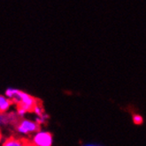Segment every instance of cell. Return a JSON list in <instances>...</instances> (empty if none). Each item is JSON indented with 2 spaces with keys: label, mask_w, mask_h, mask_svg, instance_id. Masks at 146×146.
<instances>
[{
  "label": "cell",
  "mask_w": 146,
  "mask_h": 146,
  "mask_svg": "<svg viewBox=\"0 0 146 146\" xmlns=\"http://www.w3.org/2000/svg\"><path fill=\"white\" fill-rule=\"evenodd\" d=\"M25 146H35V145H33L30 142H29L28 140H27V142H26V145Z\"/></svg>",
  "instance_id": "8fae6325"
},
{
  "label": "cell",
  "mask_w": 146,
  "mask_h": 146,
  "mask_svg": "<svg viewBox=\"0 0 146 146\" xmlns=\"http://www.w3.org/2000/svg\"><path fill=\"white\" fill-rule=\"evenodd\" d=\"M31 113L35 115V117H39V116H42V115H44L45 114V111H44V106H42V104L40 102H38L37 104L34 106V108L32 109V111Z\"/></svg>",
  "instance_id": "52a82bcc"
},
{
  "label": "cell",
  "mask_w": 146,
  "mask_h": 146,
  "mask_svg": "<svg viewBox=\"0 0 146 146\" xmlns=\"http://www.w3.org/2000/svg\"><path fill=\"white\" fill-rule=\"evenodd\" d=\"M0 140H1V136H0Z\"/></svg>",
  "instance_id": "4fadbf2b"
},
{
  "label": "cell",
  "mask_w": 146,
  "mask_h": 146,
  "mask_svg": "<svg viewBox=\"0 0 146 146\" xmlns=\"http://www.w3.org/2000/svg\"><path fill=\"white\" fill-rule=\"evenodd\" d=\"M27 139H24L22 137L11 135L5 137L0 142V146H25Z\"/></svg>",
  "instance_id": "5b68a950"
},
{
  "label": "cell",
  "mask_w": 146,
  "mask_h": 146,
  "mask_svg": "<svg viewBox=\"0 0 146 146\" xmlns=\"http://www.w3.org/2000/svg\"><path fill=\"white\" fill-rule=\"evenodd\" d=\"M5 95L10 98L13 104L16 106V113L20 118L26 117L28 113H31L37 103L39 102L35 97L30 94L24 92L16 88L6 89Z\"/></svg>",
  "instance_id": "6da1fadb"
},
{
  "label": "cell",
  "mask_w": 146,
  "mask_h": 146,
  "mask_svg": "<svg viewBox=\"0 0 146 146\" xmlns=\"http://www.w3.org/2000/svg\"><path fill=\"white\" fill-rule=\"evenodd\" d=\"M41 126L38 125V123L29 118H20L19 121L14 126L15 132L19 136L26 139L28 137H30L34 133H36Z\"/></svg>",
  "instance_id": "7a4b0ae2"
},
{
  "label": "cell",
  "mask_w": 146,
  "mask_h": 146,
  "mask_svg": "<svg viewBox=\"0 0 146 146\" xmlns=\"http://www.w3.org/2000/svg\"><path fill=\"white\" fill-rule=\"evenodd\" d=\"M29 142L35 146H52L53 135L50 131L39 128L30 136V140Z\"/></svg>",
  "instance_id": "3957f363"
},
{
  "label": "cell",
  "mask_w": 146,
  "mask_h": 146,
  "mask_svg": "<svg viewBox=\"0 0 146 146\" xmlns=\"http://www.w3.org/2000/svg\"><path fill=\"white\" fill-rule=\"evenodd\" d=\"M132 119H133V122L135 124H136V125H141L143 122V116L140 115V114H138V113L133 114Z\"/></svg>",
  "instance_id": "9c48e42d"
},
{
  "label": "cell",
  "mask_w": 146,
  "mask_h": 146,
  "mask_svg": "<svg viewBox=\"0 0 146 146\" xmlns=\"http://www.w3.org/2000/svg\"><path fill=\"white\" fill-rule=\"evenodd\" d=\"M1 127H2V126H1V121H0V131H1ZM1 136V135H0Z\"/></svg>",
  "instance_id": "7c38bea8"
},
{
  "label": "cell",
  "mask_w": 146,
  "mask_h": 146,
  "mask_svg": "<svg viewBox=\"0 0 146 146\" xmlns=\"http://www.w3.org/2000/svg\"><path fill=\"white\" fill-rule=\"evenodd\" d=\"M49 119V115L47 113L42 115V116H39V117H35V121L38 123L39 126H42V125H44L47 121Z\"/></svg>",
  "instance_id": "ba28073f"
},
{
  "label": "cell",
  "mask_w": 146,
  "mask_h": 146,
  "mask_svg": "<svg viewBox=\"0 0 146 146\" xmlns=\"http://www.w3.org/2000/svg\"><path fill=\"white\" fill-rule=\"evenodd\" d=\"M82 146H100V145H97V144H94V143H88V144H84Z\"/></svg>",
  "instance_id": "30bf717a"
},
{
  "label": "cell",
  "mask_w": 146,
  "mask_h": 146,
  "mask_svg": "<svg viewBox=\"0 0 146 146\" xmlns=\"http://www.w3.org/2000/svg\"><path fill=\"white\" fill-rule=\"evenodd\" d=\"M13 106V104L10 98H8L5 95H0V113L11 111Z\"/></svg>",
  "instance_id": "8992f818"
},
{
  "label": "cell",
  "mask_w": 146,
  "mask_h": 146,
  "mask_svg": "<svg viewBox=\"0 0 146 146\" xmlns=\"http://www.w3.org/2000/svg\"><path fill=\"white\" fill-rule=\"evenodd\" d=\"M20 117L17 115L15 111H9L7 113H0V121L2 127H14Z\"/></svg>",
  "instance_id": "277c9868"
}]
</instances>
